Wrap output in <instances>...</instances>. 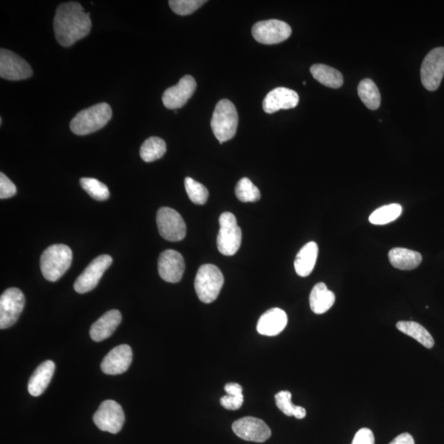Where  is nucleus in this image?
<instances>
[{"label":"nucleus","instance_id":"6ab92c4d","mask_svg":"<svg viewBox=\"0 0 444 444\" xmlns=\"http://www.w3.org/2000/svg\"><path fill=\"white\" fill-rule=\"evenodd\" d=\"M287 322V315L284 310L273 308L265 312L258 319L257 331L261 335L277 336L285 329Z\"/></svg>","mask_w":444,"mask_h":444},{"label":"nucleus","instance_id":"7c9ffc66","mask_svg":"<svg viewBox=\"0 0 444 444\" xmlns=\"http://www.w3.org/2000/svg\"><path fill=\"white\" fill-rule=\"evenodd\" d=\"M226 396L221 398V404L226 410H239L244 403V396L242 394L241 385L236 383H229L225 386Z\"/></svg>","mask_w":444,"mask_h":444},{"label":"nucleus","instance_id":"f8f14e48","mask_svg":"<svg viewBox=\"0 0 444 444\" xmlns=\"http://www.w3.org/2000/svg\"><path fill=\"white\" fill-rule=\"evenodd\" d=\"M112 262V258L107 255L95 258L77 278L74 283L75 292L79 294H85L96 288L100 280L102 279L103 274L110 267Z\"/></svg>","mask_w":444,"mask_h":444},{"label":"nucleus","instance_id":"39448f33","mask_svg":"<svg viewBox=\"0 0 444 444\" xmlns=\"http://www.w3.org/2000/svg\"><path fill=\"white\" fill-rule=\"evenodd\" d=\"M224 285L223 274L213 264L201 266L195 278L194 287L202 302L210 304L218 299Z\"/></svg>","mask_w":444,"mask_h":444},{"label":"nucleus","instance_id":"f257e3e1","mask_svg":"<svg viewBox=\"0 0 444 444\" xmlns=\"http://www.w3.org/2000/svg\"><path fill=\"white\" fill-rule=\"evenodd\" d=\"M90 14L85 13L78 2H68L59 5L54 19L56 38L62 46H71L84 38L91 31Z\"/></svg>","mask_w":444,"mask_h":444},{"label":"nucleus","instance_id":"1a4fd4ad","mask_svg":"<svg viewBox=\"0 0 444 444\" xmlns=\"http://www.w3.org/2000/svg\"><path fill=\"white\" fill-rule=\"evenodd\" d=\"M292 28L282 21L271 19L253 25L252 34L259 43L275 45L287 40L292 35Z\"/></svg>","mask_w":444,"mask_h":444},{"label":"nucleus","instance_id":"c9c22d12","mask_svg":"<svg viewBox=\"0 0 444 444\" xmlns=\"http://www.w3.org/2000/svg\"><path fill=\"white\" fill-rule=\"evenodd\" d=\"M17 193V188L4 173H0V199L12 198Z\"/></svg>","mask_w":444,"mask_h":444},{"label":"nucleus","instance_id":"f03ea898","mask_svg":"<svg viewBox=\"0 0 444 444\" xmlns=\"http://www.w3.org/2000/svg\"><path fill=\"white\" fill-rule=\"evenodd\" d=\"M112 117V110L107 103H99L76 115L70 123L73 134L79 136L94 133L107 125Z\"/></svg>","mask_w":444,"mask_h":444},{"label":"nucleus","instance_id":"393cba45","mask_svg":"<svg viewBox=\"0 0 444 444\" xmlns=\"http://www.w3.org/2000/svg\"><path fill=\"white\" fill-rule=\"evenodd\" d=\"M310 73L317 81L326 87L337 89L343 85L342 74L334 68L318 63L310 68Z\"/></svg>","mask_w":444,"mask_h":444},{"label":"nucleus","instance_id":"a211bd4d","mask_svg":"<svg viewBox=\"0 0 444 444\" xmlns=\"http://www.w3.org/2000/svg\"><path fill=\"white\" fill-rule=\"evenodd\" d=\"M299 95L292 89L275 88L269 92L263 102V109L268 114L277 112L280 110H289L297 107Z\"/></svg>","mask_w":444,"mask_h":444},{"label":"nucleus","instance_id":"c85d7f7f","mask_svg":"<svg viewBox=\"0 0 444 444\" xmlns=\"http://www.w3.org/2000/svg\"><path fill=\"white\" fill-rule=\"evenodd\" d=\"M403 213V208L398 204L383 206L369 216L370 223L374 225H386L399 218Z\"/></svg>","mask_w":444,"mask_h":444},{"label":"nucleus","instance_id":"b1692460","mask_svg":"<svg viewBox=\"0 0 444 444\" xmlns=\"http://www.w3.org/2000/svg\"><path fill=\"white\" fill-rule=\"evenodd\" d=\"M336 300L335 294L327 289L324 282L316 284L310 295V309L316 314L329 311Z\"/></svg>","mask_w":444,"mask_h":444},{"label":"nucleus","instance_id":"4468645a","mask_svg":"<svg viewBox=\"0 0 444 444\" xmlns=\"http://www.w3.org/2000/svg\"><path fill=\"white\" fill-rule=\"evenodd\" d=\"M232 430L245 441L264 443L272 435L270 428L266 423L255 417H244L235 421Z\"/></svg>","mask_w":444,"mask_h":444},{"label":"nucleus","instance_id":"c756f323","mask_svg":"<svg viewBox=\"0 0 444 444\" xmlns=\"http://www.w3.org/2000/svg\"><path fill=\"white\" fill-rule=\"evenodd\" d=\"M276 404L280 411L285 416H295L297 419H304L306 416V411L302 406L293 405L292 403V393L289 391H282L275 396Z\"/></svg>","mask_w":444,"mask_h":444},{"label":"nucleus","instance_id":"423d86ee","mask_svg":"<svg viewBox=\"0 0 444 444\" xmlns=\"http://www.w3.org/2000/svg\"><path fill=\"white\" fill-rule=\"evenodd\" d=\"M220 230L216 245L221 255H236L241 245L242 231L237 224L235 215L231 213H222L219 218Z\"/></svg>","mask_w":444,"mask_h":444},{"label":"nucleus","instance_id":"2f4dec72","mask_svg":"<svg viewBox=\"0 0 444 444\" xmlns=\"http://www.w3.org/2000/svg\"><path fill=\"white\" fill-rule=\"evenodd\" d=\"M238 199L243 203H255L261 199V193L250 179L243 178L236 187Z\"/></svg>","mask_w":444,"mask_h":444},{"label":"nucleus","instance_id":"20e7f679","mask_svg":"<svg viewBox=\"0 0 444 444\" xmlns=\"http://www.w3.org/2000/svg\"><path fill=\"white\" fill-rule=\"evenodd\" d=\"M238 113L235 105L229 100H221L216 104L211 120V127L220 144L235 137L237 130Z\"/></svg>","mask_w":444,"mask_h":444},{"label":"nucleus","instance_id":"dca6fc26","mask_svg":"<svg viewBox=\"0 0 444 444\" xmlns=\"http://www.w3.org/2000/svg\"><path fill=\"white\" fill-rule=\"evenodd\" d=\"M185 269L184 258L176 250H168L158 259V272L164 281L177 283L183 278Z\"/></svg>","mask_w":444,"mask_h":444},{"label":"nucleus","instance_id":"6e6552de","mask_svg":"<svg viewBox=\"0 0 444 444\" xmlns=\"http://www.w3.org/2000/svg\"><path fill=\"white\" fill-rule=\"evenodd\" d=\"M158 231L164 239L181 241L186 236V225L181 214L171 208H162L157 211Z\"/></svg>","mask_w":444,"mask_h":444},{"label":"nucleus","instance_id":"72a5a7b5","mask_svg":"<svg viewBox=\"0 0 444 444\" xmlns=\"http://www.w3.org/2000/svg\"><path fill=\"white\" fill-rule=\"evenodd\" d=\"M82 188L95 200L105 201L110 198L109 189L105 184L93 178H82Z\"/></svg>","mask_w":444,"mask_h":444},{"label":"nucleus","instance_id":"4c0bfd02","mask_svg":"<svg viewBox=\"0 0 444 444\" xmlns=\"http://www.w3.org/2000/svg\"><path fill=\"white\" fill-rule=\"evenodd\" d=\"M389 444H415V440L410 433H404L395 438Z\"/></svg>","mask_w":444,"mask_h":444},{"label":"nucleus","instance_id":"a878e982","mask_svg":"<svg viewBox=\"0 0 444 444\" xmlns=\"http://www.w3.org/2000/svg\"><path fill=\"white\" fill-rule=\"evenodd\" d=\"M396 329L407 336L414 338L421 345L428 349L435 346V340L430 333L424 327L413 321H400L396 324Z\"/></svg>","mask_w":444,"mask_h":444},{"label":"nucleus","instance_id":"5701e85b","mask_svg":"<svg viewBox=\"0 0 444 444\" xmlns=\"http://www.w3.org/2000/svg\"><path fill=\"white\" fill-rule=\"evenodd\" d=\"M391 264L400 270H413L420 266L422 256L420 253L405 248H394L388 253Z\"/></svg>","mask_w":444,"mask_h":444},{"label":"nucleus","instance_id":"412c9836","mask_svg":"<svg viewBox=\"0 0 444 444\" xmlns=\"http://www.w3.org/2000/svg\"><path fill=\"white\" fill-rule=\"evenodd\" d=\"M55 370L56 364L52 361H46L41 364L29 379V393L33 396L43 394L51 381Z\"/></svg>","mask_w":444,"mask_h":444},{"label":"nucleus","instance_id":"4be33fe9","mask_svg":"<svg viewBox=\"0 0 444 444\" xmlns=\"http://www.w3.org/2000/svg\"><path fill=\"white\" fill-rule=\"evenodd\" d=\"M318 253V245L314 241L308 243L301 248L294 263L295 270L300 277H308L313 272Z\"/></svg>","mask_w":444,"mask_h":444},{"label":"nucleus","instance_id":"9b49d317","mask_svg":"<svg viewBox=\"0 0 444 444\" xmlns=\"http://www.w3.org/2000/svg\"><path fill=\"white\" fill-rule=\"evenodd\" d=\"M25 305L24 295L18 288H9L0 297V329L13 326L22 314Z\"/></svg>","mask_w":444,"mask_h":444},{"label":"nucleus","instance_id":"7ed1b4c3","mask_svg":"<svg viewBox=\"0 0 444 444\" xmlns=\"http://www.w3.org/2000/svg\"><path fill=\"white\" fill-rule=\"evenodd\" d=\"M71 248L65 245H54L46 248L41 258V269L47 281L57 282L70 268Z\"/></svg>","mask_w":444,"mask_h":444},{"label":"nucleus","instance_id":"ddd939ff","mask_svg":"<svg viewBox=\"0 0 444 444\" xmlns=\"http://www.w3.org/2000/svg\"><path fill=\"white\" fill-rule=\"evenodd\" d=\"M28 62L13 51H0V77L10 81L23 80L33 75Z\"/></svg>","mask_w":444,"mask_h":444},{"label":"nucleus","instance_id":"e433bc0d","mask_svg":"<svg viewBox=\"0 0 444 444\" xmlns=\"http://www.w3.org/2000/svg\"><path fill=\"white\" fill-rule=\"evenodd\" d=\"M352 444H375L374 435L371 430L363 428L353 438Z\"/></svg>","mask_w":444,"mask_h":444},{"label":"nucleus","instance_id":"9d476101","mask_svg":"<svg viewBox=\"0 0 444 444\" xmlns=\"http://www.w3.org/2000/svg\"><path fill=\"white\" fill-rule=\"evenodd\" d=\"M125 416L122 406L113 400L103 401L93 416V421L100 430L117 433L124 426Z\"/></svg>","mask_w":444,"mask_h":444},{"label":"nucleus","instance_id":"bb28decb","mask_svg":"<svg viewBox=\"0 0 444 444\" xmlns=\"http://www.w3.org/2000/svg\"><path fill=\"white\" fill-rule=\"evenodd\" d=\"M358 95L369 110H376L381 105V95L376 84L371 79L366 78L359 83Z\"/></svg>","mask_w":444,"mask_h":444},{"label":"nucleus","instance_id":"0eeeda50","mask_svg":"<svg viewBox=\"0 0 444 444\" xmlns=\"http://www.w3.org/2000/svg\"><path fill=\"white\" fill-rule=\"evenodd\" d=\"M444 76V47L432 50L423 60L421 77L423 86L429 91H436Z\"/></svg>","mask_w":444,"mask_h":444},{"label":"nucleus","instance_id":"2eb2a0df","mask_svg":"<svg viewBox=\"0 0 444 444\" xmlns=\"http://www.w3.org/2000/svg\"><path fill=\"white\" fill-rule=\"evenodd\" d=\"M197 83L190 75L184 76L177 85L169 88L164 92L162 102L167 109L177 110L184 107L196 91Z\"/></svg>","mask_w":444,"mask_h":444},{"label":"nucleus","instance_id":"473e14b6","mask_svg":"<svg viewBox=\"0 0 444 444\" xmlns=\"http://www.w3.org/2000/svg\"><path fill=\"white\" fill-rule=\"evenodd\" d=\"M184 186L189 199L194 204L204 205L207 203L209 192L204 184L194 181L192 178L186 177L184 179Z\"/></svg>","mask_w":444,"mask_h":444},{"label":"nucleus","instance_id":"f704fd0d","mask_svg":"<svg viewBox=\"0 0 444 444\" xmlns=\"http://www.w3.org/2000/svg\"><path fill=\"white\" fill-rule=\"evenodd\" d=\"M207 1L204 0H171L169 1L174 13L178 15L186 16L197 11Z\"/></svg>","mask_w":444,"mask_h":444},{"label":"nucleus","instance_id":"aec40b11","mask_svg":"<svg viewBox=\"0 0 444 444\" xmlns=\"http://www.w3.org/2000/svg\"><path fill=\"white\" fill-rule=\"evenodd\" d=\"M122 321V315L119 310H112L94 322L90 330V336L95 342H102L113 334Z\"/></svg>","mask_w":444,"mask_h":444},{"label":"nucleus","instance_id":"f3484780","mask_svg":"<svg viewBox=\"0 0 444 444\" xmlns=\"http://www.w3.org/2000/svg\"><path fill=\"white\" fill-rule=\"evenodd\" d=\"M133 361V352L128 345H120L111 350L102 363L105 374L117 375L127 371Z\"/></svg>","mask_w":444,"mask_h":444},{"label":"nucleus","instance_id":"cd10ccee","mask_svg":"<svg viewBox=\"0 0 444 444\" xmlns=\"http://www.w3.org/2000/svg\"><path fill=\"white\" fill-rule=\"evenodd\" d=\"M166 152L165 141L158 137L147 139L140 149V157L145 162H152L160 159Z\"/></svg>","mask_w":444,"mask_h":444}]
</instances>
